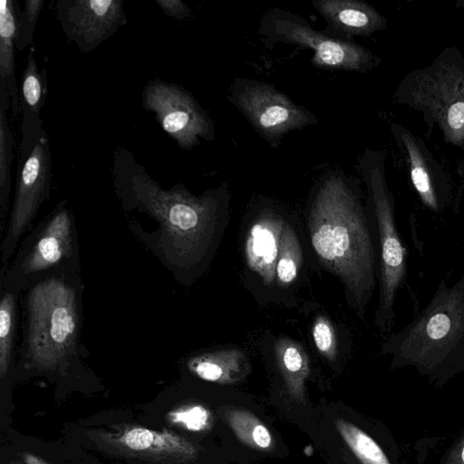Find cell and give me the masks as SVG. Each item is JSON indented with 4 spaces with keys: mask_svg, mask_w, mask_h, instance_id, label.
Here are the masks:
<instances>
[{
    "mask_svg": "<svg viewBox=\"0 0 464 464\" xmlns=\"http://www.w3.org/2000/svg\"><path fill=\"white\" fill-rule=\"evenodd\" d=\"M113 186L126 219L156 225L136 238L184 286L207 270L227 223L224 185L192 194L184 185L163 188L126 149L114 152Z\"/></svg>",
    "mask_w": 464,
    "mask_h": 464,
    "instance_id": "1",
    "label": "cell"
},
{
    "mask_svg": "<svg viewBox=\"0 0 464 464\" xmlns=\"http://www.w3.org/2000/svg\"><path fill=\"white\" fill-rule=\"evenodd\" d=\"M308 225L314 253L342 281L349 306L363 320L378 280L377 255L369 217L343 178L331 176L320 185Z\"/></svg>",
    "mask_w": 464,
    "mask_h": 464,
    "instance_id": "2",
    "label": "cell"
},
{
    "mask_svg": "<svg viewBox=\"0 0 464 464\" xmlns=\"http://www.w3.org/2000/svg\"><path fill=\"white\" fill-rule=\"evenodd\" d=\"M84 284L81 274L38 280L23 292L18 360L26 372L67 376L82 362Z\"/></svg>",
    "mask_w": 464,
    "mask_h": 464,
    "instance_id": "3",
    "label": "cell"
},
{
    "mask_svg": "<svg viewBox=\"0 0 464 464\" xmlns=\"http://www.w3.org/2000/svg\"><path fill=\"white\" fill-rule=\"evenodd\" d=\"M382 353L392 355L394 366L434 376L464 369V271L451 285L441 279L426 306L385 340Z\"/></svg>",
    "mask_w": 464,
    "mask_h": 464,
    "instance_id": "4",
    "label": "cell"
},
{
    "mask_svg": "<svg viewBox=\"0 0 464 464\" xmlns=\"http://www.w3.org/2000/svg\"><path fill=\"white\" fill-rule=\"evenodd\" d=\"M362 172L368 188L369 220L377 255L379 282L374 324L381 334L394 324L395 301L408 274V250L399 233L394 200L381 160H364Z\"/></svg>",
    "mask_w": 464,
    "mask_h": 464,
    "instance_id": "5",
    "label": "cell"
},
{
    "mask_svg": "<svg viewBox=\"0 0 464 464\" xmlns=\"http://www.w3.org/2000/svg\"><path fill=\"white\" fill-rule=\"evenodd\" d=\"M81 274L80 244L72 208L60 201L20 242L0 279L24 292L43 278Z\"/></svg>",
    "mask_w": 464,
    "mask_h": 464,
    "instance_id": "6",
    "label": "cell"
},
{
    "mask_svg": "<svg viewBox=\"0 0 464 464\" xmlns=\"http://www.w3.org/2000/svg\"><path fill=\"white\" fill-rule=\"evenodd\" d=\"M51 188L52 153L44 121L40 116H23L14 197L0 244L1 267L9 265L22 237L34 226Z\"/></svg>",
    "mask_w": 464,
    "mask_h": 464,
    "instance_id": "7",
    "label": "cell"
},
{
    "mask_svg": "<svg viewBox=\"0 0 464 464\" xmlns=\"http://www.w3.org/2000/svg\"><path fill=\"white\" fill-rule=\"evenodd\" d=\"M399 101L425 111L442 130L445 140L464 145V70L438 58L414 71L401 83Z\"/></svg>",
    "mask_w": 464,
    "mask_h": 464,
    "instance_id": "8",
    "label": "cell"
},
{
    "mask_svg": "<svg viewBox=\"0 0 464 464\" xmlns=\"http://www.w3.org/2000/svg\"><path fill=\"white\" fill-rule=\"evenodd\" d=\"M263 29L271 38L310 49L312 63L318 68L364 72L373 65L374 56L367 49L316 31L305 20L288 12L269 13Z\"/></svg>",
    "mask_w": 464,
    "mask_h": 464,
    "instance_id": "9",
    "label": "cell"
},
{
    "mask_svg": "<svg viewBox=\"0 0 464 464\" xmlns=\"http://www.w3.org/2000/svg\"><path fill=\"white\" fill-rule=\"evenodd\" d=\"M230 100L255 130L273 147L292 131L314 124L315 116L274 86L256 80H237Z\"/></svg>",
    "mask_w": 464,
    "mask_h": 464,
    "instance_id": "10",
    "label": "cell"
},
{
    "mask_svg": "<svg viewBox=\"0 0 464 464\" xmlns=\"http://www.w3.org/2000/svg\"><path fill=\"white\" fill-rule=\"evenodd\" d=\"M86 437L107 454L155 464H187L198 456L191 441L166 429L121 423L89 430Z\"/></svg>",
    "mask_w": 464,
    "mask_h": 464,
    "instance_id": "11",
    "label": "cell"
},
{
    "mask_svg": "<svg viewBox=\"0 0 464 464\" xmlns=\"http://www.w3.org/2000/svg\"><path fill=\"white\" fill-rule=\"evenodd\" d=\"M142 106L155 114L163 130L178 146L191 150L199 139L214 138L213 123L197 100L184 88L160 79L143 89Z\"/></svg>",
    "mask_w": 464,
    "mask_h": 464,
    "instance_id": "12",
    "label": "cell"
},
{
    "mask_svg": "<svg viewBox=\"0 0 464 464\" xmlns=\"http://www.w3.org/2000/svg\"><path fill=\"white\" fill-rule=\"evenodd\" d=\"M55 14L66 37L83 53L95 50L128 22L124 0H58Z\"/></svg>",
    "mask_w": 464,
    "mask_h": 464,
    "instance_id": "13",
    "label": "cell"
},
{
    "mask_svg": "<svg viewBox=\"0 0 464 464\" xmlns=\"http://www.w3.org/2000/svg\"><path fill=\"white\" fill-rule=\"evenodd\" d=\"M285 223L279 214L266 210L251 222L245 236V261L266 286L276 284V267Z\"/></svg>",
    "mask_w": 464,
    "mask_h": 464,
    "instance_id": "14",
    "label": "cell"
},
{
    "mask_svg": "<svg viewBox=\"0 0 464 464\" xmlns=\"http://www.w3.org/2000/svg\"><path fill=\"white\" fill-rule=\"evenodd\" d=\"M20 13L17 1H0V109L8 111L11 106L13 119H15L20 111L14 63L15 37Z\"/></svg>",
    "mask_w": 464,
    "mask_h": 464,
    "instance_id": "15",
    "label": "cell"
},
{
    "mask_svg": "<svg viewBox=\"0 0 464 464\" xmlns=\"http://www.w3.org/2000/svg\"><path fill=\"white\" fill-rule=\"evenodd\" d=\"M314 7L334 30L369 36L385 27V19L371 5L355 0H314Z\"/></svg>",
    "mask_w": 464,
    "mask_h": 464,
    "instance_id": "16",
    "label": "cell"
},
{
    "mask_svg": "<svg viewBox=\"0 0 464 464\" xmlns=\"http://www.w3.org/2000/svg\"><path fill=\"white\" fill-rule=\"evenodd\" d=\"M185 367L201 380L220 384L236 382L248 372L245 354L237 349L195 353L188 357Z\"/></svg>",
    "mask_w": 464,
    "mask_h": 464,
    "instance_id": "17",
    "label": "cell"
},
{
    "mask_svg": "<svg viewBox=\"0 0 464 464\" xmlns=\"http://www.w3.org/2000/svg\"><path fill=\"white\" fill-rule=\"evenodd\" d=\"M23 292L0 279V380L11 373L18 353L19 300Z\"/></svg>",
    "mask_w": 464,
    "mask_h": 464,
    "instance_id": "18",
    "label": "cell"
},
{
    "mask_svg": "<svg viewBox=\"0 0 464 464\" xmlns=\"http://www.w3.org/2000/svg\"><path fill=\"white\" fill-rule=\"evenodd\" d=\"M276 360L293 398L304 402V382L309 375L308 357L295 341L281 337L275 345Z\"/></svg>",
    "mask_w": 464,
    "mask_h": 464,
    "instance_id": "19",
    "label": "cell"
},
{
    "mask_svg": "<svg viewBox=\"0 0 464 464\" xmlns=\"http://www.w3.org/2000/svg\"><path fill=\"white\" fill-rule=\"evenodd\" d=\"M401 140L409 154L410 172L412 184L422 203L434 212L444 206V199L436 188L426 160L414 137L403 131Z\"/></svg>",
    "mask_w": 464,
    "mask_h": 464,
    "instance_id": "20",
    "label": "cell"
},
{
    "mask_svg": "<svg viewBox=\"0 0 464 464\" xmlns=\"http://www.w3.org/2000/svg\"><path fill=\"white\" fill-rule=\"evenodd\" d=\"M46 94V69H38L34 48L31 47L22 73L19 89L22 116H40L39 113L44 105Z\"/></svg>",
    "mask_w": 464,
    "mask_h": 464,
    "instance_id": "21",
    "label": "cell"
},
{
    "mask_svg": "<svg viewBox=\"0 0 464 464\" xmlns=\"http://www.w3.org/2000/svg\"><path fill=\"white\" fill-rule=\"evenodd\" d=\"M14 137L7 119V111L0 109V239L5 231L11 191V164Z\"/></svg>",
    "mask_w": 464,
    "mask_h": 464,
    "instance_id": "22",
    "label": "cell"
},
{
    "mask_svg": "<svg viewBox=\"0 0 464 464\" xmlns=\"http://www.w3.org/2000/svg\"><path fill=\"white\" fill-rule=\"evenodd\" d=\"M226 420L236 436L246 445L257 450H269L273 446L267 427L253 413L241 409H230Z\"/></svg>",
    "mask_w": 464,
    "mask_h": 464,
    "instance_id": "23",
    "label": "cell"
},
{
    "mask_svg": "<svg viewBox=\"0 0 464 464\" xmlns=\"http://www.w3.org/2000/svg\"><path fill=\"white\" fill-rule=\"evenodd\" d=\"M302 261L301 243L294 227L285 220L276 267V285L290 286L299 276Z\"/></svg>",
    "mask_w": 464,
    "mask_h": 464,
    "instance_id": "24",
    "label": "cell"
},
{
    "mask_svg": "<svg viewBox=\"0 0 464 464\" xmlns=\"http://www.w3.org/2000/svg\"><path fill=\"white\" fill-rule=\"evenodd\" d=\"M334 424L347 446L362 464H391L377 442L360 428L341 419H336Z\"/></svg>",
    "mask_w": 464,
    "mask_h": 464,
    "instance_id": "25",
    "label": "cell"
},
{
    "mask_svg": "<svg viewBox=\"0 0 464 464\" xmlns=\"http://www.w3.org/2000/svg\"><path fill=\"white\" fill-rule=\"evenodd\" d=\"M166 421L189 431H203L210 427L211 413L200 404H185L169 411Z\"/></svg>",
    "mask_w": 464,
    "mask_h": 464,
    "instance_id": "26",
    "label": "cell"
},
{
    "mask_svg": "<svg viewBox=\"0 0 464 464\" xmlns=\"http://www.w3.org/2000/svg\"><path fill=\"white\" fill-rule=\"evenodd\" d=\"M44 0H25L17 21L16 51H24L33 43L36 24Z\"/></svg>",
    "mask_w": 464,
    "mask_h": 464,
    "instance_id": "27",
    "label": "cell"
},
{
    "mask_svg": "<svg viewBox=\"0 0 464 464\" xmlns=\"http://www.w3.org/2000/svg\"><path fill=\"white\" fill-rule=\"evenodd\" d=\"M312 337L317 351L326 359L334 360L337 355V335L329 319L318 315L312 325Z\"/></svg>",
    "mask_w": 464,
    "mask_h": 464,
    "instance_id": "28",
    "label": "cell"
},
{
    "mask_svg": "<svg viewBox=\"0 0 464 464\" xmlns=\"http://www.w3.org/2000/svg\"><path fill=\"white\" fill-rule=\"evenodd\" d=\"M156 4L168 16L183 20L190 14V8L179 0H157Z\"/></svg>",
    "mask_w": 464,
    "mask_h": 464,
    "instance_id": "29",
    "label": "cell"
},
{
    "mask_svg": "<svg viewBox=\"0 0 464 464\" xmlns=\"http://www.w3.org/2000/svg\"><path fill=\"white\" fill-rule=\"evenodd\" d=\"M446 464H464V439L453 450Z\"/></svg>",
    "mask_w": 464,
    "mask_h": 464,
    "instance_id": "30",
    "label": "cell"
},
{
    "mask_svg": "<svg viewBox=\"0 0 464 464\" xmlns=\"http://www.w3.org/2000/svg\"><path fill=\"white\" fill-rule=\"evenodd\" d=\"M20 456L24 464H48L38 456L30 452H23Z\"/></svg>",
    "mask_w": 464,
    "mask_h": 464,
    "instance_id": "31",
    "label": "cell"
},
{
    "mask_svg": "<svg viewBox=\"0 0 464 464\" xmlns=\"http://www.w3.org/2000/svg\"><path fill=\"white\" fill-rule=\"evenodd\" d=\"M9 464H19V463L16 461H10Z\"/></svg>",
    "mask_w": 464,
    "mask_h": 464,
    "instance_id": "32",
    "label": "cell"
}]
</instances>
